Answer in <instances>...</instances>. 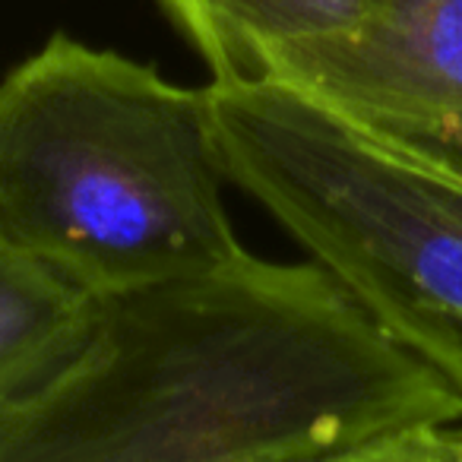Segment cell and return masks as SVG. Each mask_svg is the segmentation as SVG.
<instances>
[{
  "label": "cell",
  "instance_id": "cell-1",
  "mask_svg": "<svg viewBox=\"0 0 462 462\" xmlns=\"http://www.w3.org/2000/svg\"><path fill=\"white\" fill-rule=\"evenodd\" d=\"M462 396L320 263L238 257L92 295L0 396V462H424Z\"/></svg>",
  "mask_w": 462,
  "mask_h": 462
},
{
  "label": "cell",
  "instance_id": "cell-2",
  "mask_svg": "<svg viewBox=\"0 0 462 462\" xmlns=\"http://www.w3.org/2000/svg\"><path fill=\"white\" fill-rule=\"evenodd\" d=\"M209 86L54 35L0 83V241L86 295L238 257Z\"/></svg>",
  "mask_w": 462,
  "mask_h": 462
},
{
  "label": "cell",
  "instance_id": "cell-3",
  "mask_svg": "<svg viewBox=\"0 0 462 462\" xmlns=\"http://www.w3.org/2000/svg\"><path fill=\"white\" fill-rule=\"evenodd\" d=\"M231 184L462 396V178L282 79H212ZM462 459V424L424 462Z\"/></svg>",
  "mask_w": 462,
  "mask_h": 462
},
{
  "label": "cell",
  "instance_id": "cell-4",
  "mask_svg": "<svg viewBox=\"0 0 462 462\" xmlns=\"http://www.w3.org/2000/svg\"><path fill=\"white\" fill-rule=\"evenodd\" d=\"M282 79L462 178V0H377L352 35L270 54Z\"/></svg>",
  "mask_w": 462,
  "mask_h": 462
},
{
  "label": "cell",
  "instance_id": "cell-5",
  "mask_svg": "<svg viewBox=\"0 0 462 462\" xmlns=\"http://www.w3.org/2000/svg\"><path fill=\"white\" fill-rule=\"evenodd\" d=\"M212 79H257L282 48L352 35L377 0H159Z\"/></svg>",
  "mask_w": 462,
  "mask_h": 462
},
{
  "label": "cell",
  "instance_id": "cell-6",
  "mask_svg": "<svg viewBox=\"0 0 462 462\" xmlns=\"http://www.w3.org/2000/svg\"><path fill=\"white\" fill-rule=\"evenodd\" d=\"M92 295L0 241V396L54 365L83 329Z\"/></svg>",
  "mask_w": 462,
  "mask_h": 462
}]
</instances>
